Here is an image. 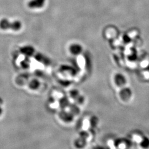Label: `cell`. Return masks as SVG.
Instances as JSON below:
<instances>
[{
  "mask_svg": "<svg viewBox=\"0 0 149 149\" xmlns=\"http://www.w3.org/2000/svg\"><path fill=\"white\" fill-rule=\"evenodd\" d=\"M22 27L21 23L19 21L10 22L6 19H2L0 21V28L2 29H11L15 31H19Z\"/></svg>",
  "mask_w": 149,
  "mask_h": 149,
  "instance_id": "cell-1",
  "label": "cell"
},
{
  "mask_svg": "<svg viewBox=\"0 0 149 149\" xmlns=\"http://www.w3.org/2000/svg\"><path fill=\"white\" fill-rule=\"evenodd\" d=\"M45 2V0H31L28 3V6L31 8H39L43 7Z\"/></svg>",
  "mask_w": 149,
  "mask_h": 149,
  "instance_id": "cell-2",
  "label": "cell"
},
{
  "mask_svg": "<svg viewBox=\"0 0 149 149\" xmlns=\"http://www.w3.org/2000/svg\"><path fill=\"white\" fill-rule=\"evenodd\" d=\"M115 81L118 85H123L125 83V79L122 74H117L115 77Z\"/></svg>",
  "mask_w": 149,
  "mask_h": 149,
  "instance_id": "cell-3",
  "label": "cell"
},
{
  "mask_svg": "<svg viewBox=\"0 0 149 149\" xmlns=\"http://www.w3.org/2000/svg\"><path fill=\"white\" fill-rule=\"evenodd\" d=\"M82 47L78 44H73L70 47L71 52L74 54H78L81 52Z\"/></svg>",
  "mask_w": 149,
  "mask_h": 149,
  "instance_id": "cell-4",
  "label": "cell"
},
{
  "mask_svg": "<svg viewBox=\"0 0 149 149\" xmlns=\"http://www.w3.org/2000/svg\"><path fill=\"white\" fill-rule=\"evenodd\" d=\"M122 91V93H121L122 98H128L130 96V91L128 88H125Z\"/></svg>",
  "mask_w": 149,
  "mask_h": 149,
  "instance_id": "cell-5",
  "label": "cell"
},
{
  "mask_svg": "<svg viewBox=\"0 0 149 149\" xmlns=\"http://www.w3.org/2000/svg\"><path fill=\"white\" fill-rule=\"evenodd\" d=\"M137 54H136V52L135 50L133 51L131 54L129 55V56H128V58L129 59V60L130 61H134L135 60L136 58H137Z\"/></svg>",
  "mask_w": 149,
  "mask_h": 149,
  "instance_id": "cell-6",
  "label": "cell"
},
{
  "mask_svg": "<svg viewBox=\"0 0 149 149\" xmlns=\"http://www.w3.org/2000/svg\"><path fill=\"white\" fill-rule=\"evenodd\" d=\"M123 39L124 43H128L130 41V38L127 35H124L123 38Z\"/></svg>",
  "mask_w": 149,
  "mask_h": 149,
  "instance_id": "cell-7",
  "label": "cell"
},
{
  "mask_svg": "<svg viewBox=\"0 0 149 149\" xmlns=\"http://www.w3.org/2000/svg\"><path fill=\"white\" fill-rule=\"evenodd\" d=\"M143 145L144 146V147H147L149 145V140L148 139L145 138L144 142L143 143Z\"/></svg>",
  "mask_w": 149,
  "mask_h": 149,
  "instance_id": "cell-8",
  "label": "cell"
},
{
  "mask_svg": "<svg viewBox=\"0 0 149 149\" xmlns=\"http://www.w3.org/2000/svg\"><path fill=\"white\" fill-rule=\"evenodd\" d=\"M148 70H149V66H148Z\"/></svg>",
  "mask_w": 149,
  "mask_h": 149,
  "instance_id": "cell-9",
  "label": "cell"
}]
</instances>
